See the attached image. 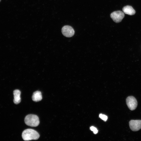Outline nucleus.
I'll use <instances>...</instances> for the list:
<instances>
[{
  "label": "nucleus",
  "mask_w": 141,
  "mask_h": 141,
  "mask_svg": "<svg viewBox=\"0 0 141 141\" xmlns=\"http://www.w3.org/2000/svg\"><path fill=\"white\" fill-rule=\"evenodd\" d=\"M22 137L25 141L32 140H37L39 138L40 135L36 131L31 129H27L22 132Z\"/></svg>",
  "instance_id": "nucleus-1"
},
{
  "label": "nucleus",
  "mask_w": 141,
  "mask_h": 141,
  "mask_svg": "<svg viewBox=\"0 0 141 141\" xmlns=\"http://www.w3.org/2000/svg\"><path fill=\"white\" fill-rule=\"evenodd\" d=\"M24 121L27 125L31 127L37 126L39 124V118L37 115L34 114L27 115L25 118Z\"/></svg>",
  "instance_id": "nucleus-2"
},
{
  "label": "nucleus",
  "mask_w": 141,
  "mask_h": 141,
  "mask_svg": "<svg viewBox=\"0 0 141 141\" xmlns=\"http://www.w3.org/2000/svg\"><path fill=\"white\" fill-rule=\"evenodd\" d=\"M110 16L115 22L118 23L121 22L125 16L124 13L120 11H114L111 13Z\"/></svg>",
  "instance_id": "nucleus-3"
},
{
  "label": "nucleus",
  "mask_w": 141,
  "mask_h": 141,
  "mask_svg": "<svg viewBox=\"0 0 141 141\" xmlns=\"http://www.w3.org/2000/svg\"><path fill=\"white\" fill-rule=\"evenodd\" d=\"M126 104L130 110H133L137 106V102L136 98L133 96H128L126 99Z\"/></svg>",
  "instance_id": "nucleus-4"
},
{
  "label": "nucleus",
  "mask_w": 141,
  "mask_h": 141,
  "mask_svg": "<svg viewBox=\"0 0 141 141\" xmlns=\"http://www.w3.org/2000/svg\"><path fill=\"white\" fill-rule=\"evenodd\" d=\"M63 34L65 37H70L73 36L74 34V31L71 26L66 25L62 27L61 30Z\"/></svg>",
  "instance_id": "nucleus-5"
},
{
  "label": "nucleus",
  "mask_w": 141,
  "mask_h": 141,
  "mask_svg": "<svg viewBox=\"0 0 141 141\" xmlns=\"http://www.w3.org/2000/svg\"><path fill=\"white\" fill-rule=\"evenodd\" d=\"M129 125L133 131H138L141 129V120H131L129 122Z\"/></svg>",
  "instance_id": "nucleus-6"
},
{
  "label": "nucleus",
  "mask_w": 141,
  "mask_h": 141,
  "mask_svg": "<svg viewBox=\"0 0 141 141\" xmlns=\"http://www.w3.org/2000/svg\"><path fill=\"white\" fill-rule=\"evenodd\" d=\"M122 10L124 13L130 15H134L136 13L134 9L130 5H126L124 7Z\"/></svg>",
  "instance_id": "nucleus-7"
},
{
  "label": "nucleus",
  "mask_w": 141,
  "mask_h": 141,
  "mask_svg": "<svg viewBox=\"0 0 141 141\" xmlns=\"http://www.w3.org/2000/svg\"><path fill=\"white\" fill-rule=\"evenodd\" d=\"M21 92L19 90H15L13 91L14 99L13 101L16 104L19 103L21 101L20 97Z\"/></svg>",
  "instance_id": "nucleus-8"
},
{
  "label": "nucleus",
  "mask_w": 141,
  "mask_h": 141,
  "mask_svg": "<svg viewBox=\"0 0 141 141\" xmlns=\"http://www.w3.org/2000/svg\"><path fill=\"white\" fill-rule=\"evenodd\" d=\"M32 98L33 101L36 102L41 100L42 97L41 92L37 91L34 92L32 96Z\"/></svg>",
  "instance_id": "nucleus-9"
},
{
  "label": "nucleus",
  "mask_w": 141,
  "mask_h": 141,
  "mask_svg": "<svg viewBox=\"0 0 141 141\" xmlns=\"http://www.w3.org/2000/svg\"><path fill=\"white\" fill-rule=\"evenodd\" d=\"M99 117L103 120L104 121H106L108 119V117L106 115L100 114L99 115Z\"/></svg>",
  "instance_id": "nucleus-10"
},
{
  "label": "nucleus",
  "mask_w": 141,
  "mask_h": 141,
  "mask_svg": "<svg viewBox=\"0 0 141 141\" xmlns=\"http://www.w3.org/2000/svg\"><path fill=\"white\" fill-rule=\"evenodd\" d=\"M90 129L92 131H93L94 134H96L98 132V130L97 128L93 126H91L90 127Z\"/></svg>",
  "instance_id": "nucleus-11"
},
{
  "label": "nucleus",
  "mask_w": 141,
  "mask_h": 141,
  "mask_svg": "<svg viewBox=\"0 0 141 141\" xmlns=\"http://www.w3.org/2000/svg\"><path fill=\"white\" fill-rule=\"evenodd\" d=\"M1 1V0H0V2Z\"/></svg>",
  "instance_id": "nucleus-12"
}]
</instances>
